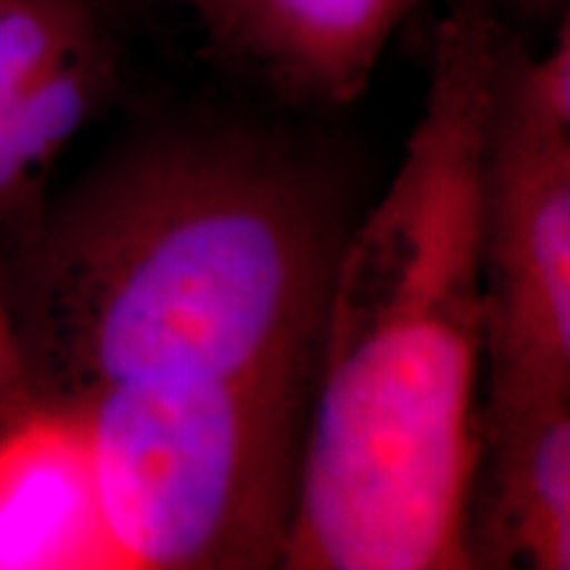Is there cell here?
Listing matches in <instances>:
<instances>
[{"instance_id": "cell-1", "label": "cell", "mask_w": 570, "mask_h": 570, "mask_svg": "<svg viewBox=\"0 0 570 570\" xmlns=\"http://www.w3.org/2000/svg\"><path fill=\"white\" fill-rule=\"evenodd\" d=\"M512 42L494 0L449 3L394 175L341 238L281 568L475 562L487 180Z\"/></svg>"}, {"instance_id": "cell-2", "label": "cell", "mask_w": 570, "mask_h": 570, "mask_svg": "<svg viewBox=\"0 0 570 570\" xmlns=\"http://www.w3.org/2000/svg\"><path fill=\"white\" fill-rule=\"evenodd\" d=\"M341 235L317 180L238 132L127 142L32 235L13 306L40 402L142 377L315 375Z\"/></svg>"}, {"instance_id": "cell-3", "label": "cell", "mask_w": 570, "mask_h": 570, "mask_svg": "<svg viewBox=\"0 0 570 570\" xmlns=\"http://www.w3.org/2000/svg\"><path fill=\"white\" fill-rule=\"evenodd\" d=\"M309 394L312 373L142 377L69 404L114 570L281 566Z\"/></svg>"}, {"instance_id": "cell-4", "label": "cell", "mask_w": 570, "mask_h": 570, "mask_svg": "<svg viewBox=\"0 0 570 570\" xmlns=\"http://www.w3.org/2000/svg\"><path fill=\"white\" fill-rule=\"evenodd\" d=\"M525 53L512 42L489 151V449L570 404V130L533 96Z\"/></svg>"}, {"instance_id": "cell-5", "label": "cell", "mask_w": 570, "mask_h": 570, "mask_svg": "<svg viewBox=\"0 0 570 570\" xmlns=\"http://www.w3.org/2000/svg\"><path fill=\"white\" fill-rule=\"evenodd\" d=\"M423 0H204L198 21L219 51L277 90L341 106L373 80L402 21Z\"/></svg>"}, {"instance_id": "cell-6", "label": "cell", "mask_w": 570, "mask_h": 570, "mask_svg": "<svg viewBox=\"0 0 570 570\" xmlns=\"http://www.w3.org/2000/svg\"><path fill=\"white\" fill-rule=\"evenodd\" d=\"M114 570L80 417L35 404L0 423V570Z\"/></svg>"}, {"instance_id": "cell-7", "label": "cell", "mask_w": 570, "mask_h": 570, "mask_svg": "<svg viewBox=\"0 0 570 570\" xmlns=\"http://www.w3.org/2000/svg\"><path fill=\"white\" fill-rule=\"evenodd\" d=\"M483 531L499 560L570 570V404L489 449Z\"/></svg>"}, {"instance_id": "cell-8", "label": "cell", "mask_w": 570, "mask_h": 570, "mask_svg": "<svg viewBox=\"0 0 570 570\" xmlns=\"http://www.w3.org/2000/svg\"><path fill=\"white\" fill-rule=\"evenodd\" d=\"M111 75L109 42L98 30L71 48L27 96L0 156V212L27 204L63 148L101 106Z\"/></svg>"}, {"instance_id": "cell-9", "label": "cell", "mask_w": 570, "mask_h": 570, "mask_svg": "<svg viewBox=\"0 0 570 570\" xmlns=\"http://www.w3.org/2000/svg\"><path fill=\"white\" fill-rule=\"evenodd\" d=\"M98 30L88 0H9L0 9V156L27 96Z\"/></svg>"}, {"instance_id": "cell-10", "label": "cell", "mask_w": 570, "mask_h": 570, "mask_svg": "<svg viewBox=\"0 0 570 570\" xmlns=\"http://www.w3.org/2000/svg\"><path fill=\"white\" fill-rule=\"evenodd\" d=\"M40 404L27 365L13 304L0 291V423L30 412Z\"/></svg>"}, {"instance_id": "cell-11", "label": "cell", "mask_w": 570, "mask_h": 570, "mask_svg": "<svg viewBox=\"0 0 570 570\" xmlns=\"http://www.w3.org/2000/svg\"><path fill=\"white\" fill-rule=\"evenodd\" d=\"M525 80L544 109L570 130V6H566L552 51L541 59L525 53Z\"/></svg>"}, {"instance_id": "cell-12", "label": "cell", "mask_w": 570, "mask_h": 570, "mask_svg": "<svg viewBox=\"0 0 570 570\" xmlns=\"http://www.w3.org/2000/svg\"><path fill=\"white\" fill-rule=\"evenodd\" d=\"M494 6H508V9H515L520 13H529V17H544V13H552L558 9H566L570 0H494Z\"/></svg>"}, {"instance_id": "cell-13", "label": "cell", "mask_w": 570, "mask_h": 570, "mask_svg": "<svg viewBox=\"0 0 570 570\" xmlns=\"http://www.w3.org/2000/svg\"><path fill=\"white\" fill-rule=\"evenodd\" d=\"M177 3H183L185 9H190V11H194V17H198V11H202L204 0H177Z\"/></svg>"}]
</instances>
